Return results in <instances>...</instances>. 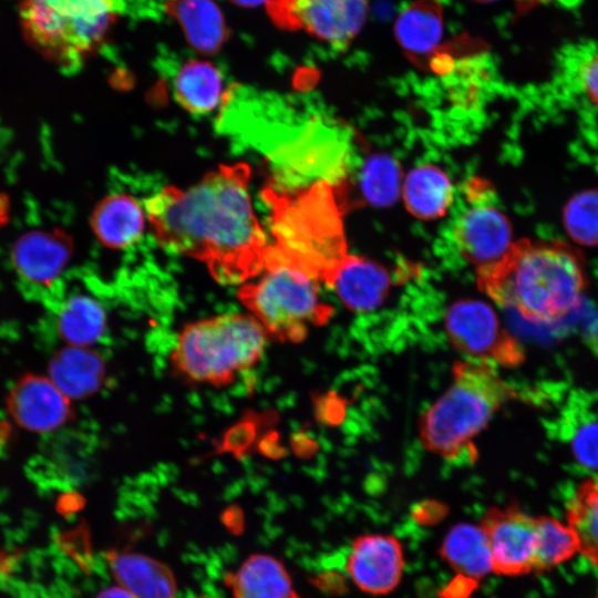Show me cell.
Instances as JSON below:
<instances>
[{
  "instance_id": "obj_1",
  "label": "cell",
  "mask_w": 598,
  "mask_h": 598,
  "mask_svg": "<svg viewBox=\"0 0 598 598\" xmlns=\"http://www.w3.org/2000/svg\"><path fill=\"white\" fill-rule=\"evenodd\" d=\"M244 163L221 165L188 189L167 186L146 202L156 240L203 261L221 283H239L261 271L268 245L248 192Z\"/></svg>"
},
{
  "instance_id": "obj_2",
  "label": "cell",
  "mask_w": 598,
  "mask_h": 598,
  "mask_svg": "<svg viewBox=\"0 0 598 598\" xmlns=\"http://www.w3.org/2000/svg\"><path fill=\"white\" fill-rule=\"evenodd\" d=\"M476 274L483 292L533 323L568 316L580 305L587 285L579 251L549 240L513 243L498 261Z\"/></svg>"
},
{
  "instance_id": "obj_3",
  "label": "cell",
  "mask_w": 598,
  "mask_h": 598,
  "mask_svg": "<svg viewBox=\"0 0 598 598\" xmlns=\"http://www.w3.org/2000/svg\"><path fill=\"white\" fill-rule=\"evenodd\" d=\"M452 377L448 389L421 416L420 440L447 461L472 463L477 456L473 440L518 392L485 362L457 361Z\"/></svg>"
},
{
  "instance_id": "obj_4",
  "label": "cell",
  "mask_w": 598,
  "mask_h": 598,
  "mask_svg": "<svg viewBox=\"0 0 598 598\" xmlns=\"http://www.w3.org/2000/svg\"><path fill=\"white\" fill-rule=\"evenodd\" d=\"M265 198L272 212V246L327 283L348 256L341 209L331 187L317 184L295 196L269 188Z\"/></svg>"
},
{
  "instance_id": "obj_5",
  "label": "cell",
  "mask_w": 598,
  "mask_h": 598,
  "mask_svg": "<svg viewBox=\"0 0 598 598\" xmlns=\"http://www.w3.org/2000/svg\"><path fill=\"white\" fill-rule=\"evenodd\" d=\"M267 337L250 313L200 319L184 326L178 333L172 364L189 383L228 385L261 360Z\"/></svg>"
},
{
  "instance_id": "obj_6",
  "label": "cell",
  "mask_w": 598,
  "mask_h": 598,
  "mask_svg": "<svg viewBox=\"0 0 598 598\" xmlns=\"http://www.w3.org/2000/svg\"><path fill=\"white\" fill-rule=\"evenodd\" d=\"M237 296L267 336L281 342L302 341L332 313L320 298L318 279L272 245L258 278L241 286Z\"/></svg>"
},
{
  "instance_id": "obj_7",
  "label": "cell",
  "mask_w": 598,
  "mask_h": 598,
  "mask_svg": "<svg viewBox=\"0 0 598 598\" xmlns=\"http://www.w3.org/2000/svg\"><path fill=\"white\" fill-rule=\"evenodd\" d=\"M123 10V0H21L19 20L33 49L72 69L102 45Z\"/></svg>"
},
{
  "instance_id": "obj_8",
  "label": "cell",
  "mask_w": 598,
  "mask_h": 598,
  "mask_svg": "<svg viewBox=\"0 0 598 598\" xmlns=\"http://www.w3.org/2000/svg\"><path fill=\"white\" fill-rule=\"evenodd\" d=\"M444 326L454 348L474 361L504 368H516L525 361L522 344L484 301H455L445 313Z\"/></svg>"
},
{
  "instance_id": "obj_9",
  "label": "cell",
  "mask_w": 598,
  "mask_h": 598,
  "mask_svg": "<svg viewBox=\"0 0 598 598\" xmlns=\"http://www.w3.org/2000/svg\"><path fill=\"white\" fill-rule=\"evenodd\" d=\"M467 206L456 218L454 240L462 257L476 269L498 261L512 246L507 217L493 203L492 189L482 182L466 186Z\"/></svg>"
},
{
  "instance_id": "obj_10",
  "label": "cell",
  "mask_w": 598,
  "mask_h": 598,
  "mask_svg": "<svg viewBox=\"0 0 598 598\" xmlns=\"http://www.w3.org/2000/svg\"><path fill=\"white\" fill-rule=\"evenodd\" d=\"M270 13L280 25L303 30L336 47L348 44L362 29L368 0H269Z\"/></svg>"
},
{
  "instance_id": "obj_11",
  "label": "cell",
  "mask_w": 598,
  "mask_h": 598,
  "mask_svg": "<svg viewBox=\"0 0 598 598\" xmlns=\"http://www.w3.org/2000/svg\"><path fill=\"white\" fill-rule=\"evenodd\" d=\"M492 573L507 577L535 574L537 516L517 506L492 507L482 517Z\"/></svg>"
},
{
  "instance_id": "obj_12",
  "label": "cell",
  "mask_w": 598,
  "mask_h": 598,
  "mask_svg": "<svg viewBox=\"0 0 598 598\" xmlns=\"http://www.w3.org/2000/svg\"><path fill=\"white\" fill-rule=\"evenodd\" d=\"M73 251L71 238L60 229L21 236L12 248V265L23 292L42 300L65 268Z\"/></svg>"
},
{
  "instance_id": "obj_13",
  "label": "cell",
  "mask_w": 598,
  "mask_h": 598,
  "mask_svg": "<svg viewBox=\"0 0 598 598\" xmlns=\"http://www.w3.org/2000/svg\"><path fill=\"white\" fill-rule=\"evenodd\" d=\"M7 410L22 429L48 433L73 417L71 399L49 377L24 374L7 395Z\"/></svg>"
},
{
  "instance_id": "obj_14",
  "label": "cell",
  "mask_w": 598,
  "mask_h": 598,
  "mask_svg": "<svg viewBox=\"0 0 598 598\" xmlns=\"http://www.w3.org/2000/svg\"><path fill=\"white\" fill-rule=\"evenodd\" d=\"M404 567L401 543L393 536L371 534L351 545L347 571L352 581L371 595H385L400 582Z\"/></svg>"
},
{
  "instance_id": "obj_15",
  "label": "cell",
  "mask_w": 598,
  "mask_h": 598,
  "mask_svg": "<svg viewBox=\"0 0 598 598\" xmlns=\"http://www.w3.org/2000/svg\"><path fill=\"white\" fill-rule=\"evenodd\" d=\"M43 302L55 313L58 334L69 346L90 347L102 338L106 313L95 298L82 292L65 293L58 281Z\"/></svg>"
},
{
  "instance_id": "obj_16",
  "label": "cell",
  "mask_w": 598,
  "mask_h": 598,
  "mask_svg": "<svg viewBox=\"0 0 598 598\" xmlns=\"http://www.w3.org/2000/svg\"><path fill=\"white\" fill-rule=\"evenodd\" d=\"M391 283V277L383 267L350 255L327 282L341 302L354 312H368L379 307L389 295Z\"/></svg>"
},
{
  "instance_id": "obj_17",
  "label": "cell",
  "mask_w": 598,
  "mask_h": 598,
  "mask_svg": "<svg viewBox=\"0 0 598 598\" xmlns=\"http://www.w3.org/2000/svg\"><path fill=\"white\" fill-rule=\"evenodd\" d=\"M48 372L51 381L68 398L83 399L102 386L105 363L89 347L68 346L53 354Z\"/></svg>"
},
{
  "instance_id": "obj_18",
  "label": "cell",
  "mask_w": 598,
  "mask_h": 598,
  "mask_svg": "<svg viewBox=\"0 0 598 598\" xmlns=\"http://www.w3.org/2000/svg\"><path fill=\"white\" fill-rule=\"evenodd\" d=\"M107 561L120 586L136 598H174L176 581L162 563L135 553L112 551Z\"/></svg>"
},
{
  "instance_id": "obj_19",
  "label": "cell",
  "mask_w": 598,
  "mask_h": 598,
  "mask_svg": "<svg viewBox=\"0 0 598 598\" xmlns=\"http://www.w3.org/2000/svg\"><path fill=\"white\" fill-rule=\"evenodd\" d=\"M441 557L465 580L470 590L492 573L488 546L480 525L458 524L446 534L440 548Z\"/></svg>"
},
{
  "instance_id": "obj_20",
  "label": "cell",
  "mask_w": 598,
  "mask_h": 598,
  "mask_svg": "<svg viewBox=\"0 0 598 598\" xmlns=\"http://www.w3.org/2000/svg\"><path fill=\"white\" fill-rule=\"evenodd\" d=\"M394 33L403 50L414 59L429 58L443 35L440 0H415L398 17Z\"/></svg>"
},
{
  "instance_id": "obj_21",
  "label": "cell",
  "mask_w": 598,
  "mask_h": 598,
  "mask_svg": "<svg viewBox=\"0 0 598 598\" xmlns=\"http://www.w3.org/2000/svg\"><path fill=\"white\" fill-rule=\"evenodd\" d=\"M227 584L235 598H298L282 564L264 554L247 558Z\"/></svg>"
},
{
  "instance_id": "obj_22",
  "label": "cell",
  "mask_w": 598,
  "mask_h": 598,
  "mask_svg": "<svg viewBox=\"0 0 598 598\" xmlns=\"http://www.w3.org/2000/svg\"><path fill=\"white\" fill-rule=\"evenodd\" d=\"M92 228L100 241L111 248L134 244L144 228V213L127 195H113L101 200L92 215Z\"/></svg>"
},
{
  "instance_id": "obj_23",
  "label": "cell",
  "mask_w": 598,
  "mask_h": 598,
  "mask_svg": "<svg viewBox=\"0 0 598 598\" xmlns=\"http://www.w3.org/2000/svg\"><path fill=\"white\" fill-rule=\"evenodd\" d=\"M452 184L447 175L430 164L411 171L403 185L406 208L422 219L443 216L452 202Z\"/></svg>"
},
{
  "instance_id": "obj_24",
  "label": "cell",
  "mask_w": 598,
  "mask_h": 598,
  "mask_svg": "<svg viewBox=\"0 0 598 598\" xmlns=\"http://www.w3.org/2000/svg\"><path fill=\"white\" fill-rule=\"evenodd\" d=\"M219 71L208 62L193 60L182 66L174 80L176 101L188 112L206 114L223 99Z\"/></svg>"
},
{
  "instance_id": "obj_25",
  "label": "cell",
  "mask_w": 598,
  "mask_h": 598,
  "mask_svg": "<svg viewBox=\"0 0 598 598\" xmlns=\"http://www.w3.org/2000/svg\"><path fill=\"white\" fill-rule=\"evenodd\" d=\"M575 533L579 554L598 568V476L579 483L566 506V520Z\"/></svg>"
},
{
  "instance_id": "obj_26",
  "label": "cell",
  "mask_w": 598,
  "mask_h": 598,
  "mask_svg": "<svg viewBox=\"0 0 598 598\" xmlns=\"http://www.w3.org/2000/svg\"><path fill=\"white\" fill-rule=\"evenodd\" d=\"M535 574L549 571L579 554V545L566 522L549 515L537 516Z\"/></svg>"
},
{
  "instance_id": "obj_27",
  "label": "cell",
  "mask_w": 598,
  "mask_h": 598,
  "mask_svg": "<svg viewBox=\"0 0 598 598\" xmlns=\"http://www.w3.org/2000/svg\"><path fill=\"white\" fill-rule=\"evenodd\" d=\"M401 171L388 155H373L362 167L360 186L365 199L377 206L391 205L399 196Z\"/></svg>"
},
{
  "instance_id": "obj_28",
  "label": "cell",
  "mask_w": 598,
  "mask_h": 598,
  "mask_svg": "<svg viewBox=\"0 0 598 598\" xmlns=\"http://www.w3.org/2000/svg\"><path fill=\"white\" fill-rule=\"evenodd\" d=\"M564 226L578 244L598 245V189L575 195L565 206Z\"/></svg>"
},
{
  "instance_id": "obj_29",
  "label": "cell",
  "mask_w": 598,
  "mask_h": 598,
  "mask_svg": "<svg viewBox=\"0 0 598 598\" xmlns=\"http://www.w3.org/2000/svg\"><path fill=\"white\" fill-rule=\"evenodd\" d=\"M573 447L582 464L598 467V424L580 429L574 439Z\"/></svg>"
},
{
  "instance_id": "obj_30",
  "label": "cell",
  "mask_w": 598,
  "mask_h": 598,
  "mask_svg": "<svg viewBox=\"0 0 598 598\" xmlns=\"http://www.w3.org/2000/svg\"><path fill=\"white\" fill-rule=\"evenodd\" d=\"M580 81L588 99L598 107V52L584 62Z\"/></svg>"
},
{
  "instance_id": "obj_31",
  "label": "cell",
  "mask_w": 598,
  "mask_h": 598,
  "mask_svg": "<svg viewBox=\"0 0 598 598\" xmlns=\"http://www.w3.org/2000/svg\"><path fill=\"white\" fill-rule=\"evenodd\" d=\"M95 598H136L133 594H131L125 588L118 586V587H110L104 590H102Z\"/></svg>"
},
{
  "instance_id": "obj_32",
  "label": "cell",
  "mask_w": 598,
  "mask_h": 598,
  "mask_svg": "<svg viewBox=\"0 0 598 598\" xmlns=\"http://www.w3.org/2000/svg\"><path fill=\"white\" fill-rule=\"evenodd\" d=\"M516 1H517L519 11L523 12L525 10H528L542 3H547V2H553V1H559L561 3H571L573 1H576V0H516Z\"/></svg>"
},
{
  "instance_id": "obj_33",
  "label": "cell",
  "mask_w": 598,
  "mask_h": 598,
  "mask_svg": "<svg viewBox=\"0 0 598 598\" xmlns=\"http://www.w3.org/2000/svg\"><path fill=\"white\" fill-rule=\"evenodd\" d=\"M9 199L6 194L0 192V226L4 225L9 218Z\"/></svg>"
},
{
  "instance_id": "obj_34",
  "label": "cell",
  "mask_w": 598,
  "mask_h": 598,
  "mask_svg": "<svg viewBox=\"0 0 598 598\" xmlns=\"http://www.w3.org/2000/svg\"><path fill=\"white\" fill-rule=\"evenodd\" d=\"M472 1L480 2V3H488V2L496 1V0H472Z\"/></svg>"
},
{
  "instance_id": "obj_35",
  "label": "cell",
  "mask_w": 598,
  "mask_h": 598,
  "mask_svg": "<svg viewBox=\"0 0 598 598\" xmlns=\"http://www.w3.org/2000/svg\"><path fill=\"white\" fill-rule=\"evenodd\" d=\"M595 598H598V595Z\"/></svg>"
},
{
  "instance_id": "obj_36",
  "label": "cell",
  "mask_w": 598,
  "mask_h": 598,
  "mask_svg": "<svg viewBox=\"0 0 598 598\" xmlns=\"http://www.w3.org/2000/svg\"><path fill=\"white\" fill-rule=\"evenodd\" d=\"M299 598V597H298Z\"/></svg>"
}]
</instances>
